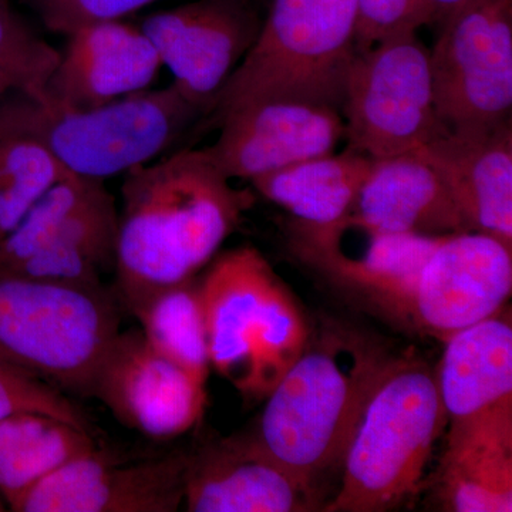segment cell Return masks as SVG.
<instances>
[{
  "instance_id": "6da1fadb",
  "label": "cell",
  "mask_w": 512,
  "mask_h": 512,
  "mask_svg": "<svg viewBox=\"0 0 512 512\" xmlns=\"http://www.w3.org/2000/svg\"><path fill=\"white\" fill-rule=\"evenodd\" d=\"M201 150L126 173L116 242V295L131 312L147 296L201 274L254 207Z\"/></svg>"
},
{
  "instance_id": "7a4b0ae2",
  "label": "cell",
  "mask_w": 512,
  "mask_h": 512,
  "mask_svg": "<svg viewBox=\"0 0 512 512\" xmlns=\"http://www.w3.org/2000/svg\"><path fill=\"white\" fill-rule=\"evenodd\" d=\"M394 357L379 336L323 319L266 397L252 433L286 470L318 490L340 473L357 423Z\"/></svg>"
},
{
  "instance_id": "3957f363",
  "label": "cell",
  "mask_w": 512,
  "mask_h": 512,
  "mask_svg": "<svg viewBox=\"0 0 512 512\" xmlns=\"http://www.w3.org/2000/svg\"><path fill=\"white\" fill-rule=\"evenodd\" d=\"M211 369L262 402L308 343L301 303L252 245L228 249L200 275Z\"/></svg>"
},
{
  "instance_id": "277c9868",
  "label": "cell",
  "mask_w": 512,
  "mask_h": 512,
  "mask_svg": "<svg viewBox=\"0 0 512 512\" xmlns=\"http://www.w3.org/2000/svg\"><path fill=\"white\" fill-rule=\"evenodd\" d=\"M254 46L204 120L269 100H299L342 113L357 53L356 0H271Z\"/></svg>"
},
{
  "instance_id": "5b68a950",
  "label": "cell",
  "mask_w": 512,
  "mask_h": 512,
  "mask_svg": "<svg viewBox=\"0 0 512 512\" xmlns=\"http://www.w3.org/2000/svg\"><path fill=\"white\" fill-rule=\"evenodd\" d=\"M444 427L436 370L420 357L396 355L357 423L340 468L339 490L322 510L399 507L416 493Z\"/></svg>"
},
{
  "instance_id": "8992f818",
  "label": "cell",
  "mask_w": 512,
  "mask_h": 512,
  "mask_svg": "<svg viewBox=\"0 0 512 512\" xmlns=\"http://www.w3.org/2000/svg\"><path fill=\"white\" fill-rule=\"evenodd\" d=\"M119 305L103 284L0 275V359L62 392L92 397L120 333Z\"/></svg>"
},
{
  "instance_id": "52a82bcc",
  "label": "cell",
  "mask_w": 512,
  "mask_h": 512,
  "mask_svg": "<svg viewBox=\"0 0 512 512\" xmlns=\"http://www.w3.org/2000/svg\"><path fill=\"white\" fill-rule=\"evenodd\" d=\"M2 101L67 173L96 181L150 164L205 117L174 83L87 110L52 109L23 94Z\"/></svg>"
},
{
  "instance_id": "ba28073f",
  "label": "cell",
  "mask_w": 512,
  "mask_h": 512,
  "mask_svg": "<svg viewBox=\"0 0 512 512\" xmlns=\"http://www.w3.org/2000/svg\"><path fill=\"white\" fill-rule=\"evenodd\" d=\"M342 116L348 148L370 158L412 153L446 133L434 100L430 50L417 32L356 53Z\"/></svg>"
},
{
  "instance_id": "9c48e42d",
  "label": "cell",
  "mask_w": 512,
  "mask_h": 512,
  "mask_svg": "<svg viewBox=\"0 0 512 512\" xmlns=\"http://www.w3.org/2000/svg\"><path fill=\"white\" fill-rule=\"evenodd\" d=\"M119 211L104 181L64 178L0 241V275L101 284L116 264Z\"/></svg>"
},
{
  "instance_id": "30bf717a",
  "label": "cell",
  "mask_w": 512,
  "mask_h": 512,
  "mask_svg": "<svg viewBox=\"0 0 512 512\" xmlns=\"http://www.w3.org/2000/svg\"><path fill=\"white\" fill-rule=\"evenodd\" d=\"M430 64L447 130L480 133L512 123V0H470L451 13Z\"/></svg>"
},
{
  "instance_id": "8fae6325",
  "label": "cell",
  "mask_w": 512,
  "mask_h": 512,
  "mask_svg": "<svg viewBox=\"0 0 512 512\" xmlns=\"http://www.w3.org/2000/svg\"><path fill=\"white\" fill-rule=\"evenodd\" d=\"M289 228L299 261L353 301L406 326H412L421 271L448 237L384 234L350 218L325 228Z\"/></svg>"
},
{
  "instance_id": "7c38bea8",
  "label": "cell",
  "mask_w": 512,
  "mask_h": 512,
  "mask_svg": "<svg viewBox=\"0 0 512 512\" xmlns=\"http://www.w3.org/2000/svg\"><path fill=\"white\" fill-rule=\"evenodd\" d=\"M262 20L251 0H197L147 16L140 28L175 86L208 117L218 93L254 46Z\"/></svg>"
},
{
  "instance_id": "4fadbf2b",
  "label": "cell",
  "mask_w": 512,
  "mask_h": 512,
  "mask_svg": "<svg viewBox=\"0 0 512 512\" xmlns=\"http://www.w3.org/2000/svg\"><path fill=\"white\" fill-rule=\"evenodd\" d=\"M187 451L124 463L94 448L33 485L13 512H175L183 507Z\"/></svg>"
},
{
  "instance_id": "5bb4252c",
  "label": "cell",
  "mask_w": 512,
  "mask_h": 512,
  "mask_svg": "<svg viewBox=\"0 0 512 512\" xmlns=\"http://www.w3.org/2000/svg\"><path fill=\"white\" fill-rule=\"evenodd\" d=\"M92 397L127 429L171 440L194 429L207 407V386L160 355L137 329L120 332L104 356Z\"/></svg>"
},
{
  "instance_id": "9a60e30c",
  "label": "cell",
  "mask_w": 512,
  "mask_h": 512,
  "mask_svg": "<svg viewBox=\"0 0 512 512\" xmlns=\"http://www.w3.org/2000/svg\"><path fill=\"white\" fill-rule=\"evenodd\" d=\"M512 245L483 232L448 235L421 271L412 328L446 342L507 305Z\"/></svg>"
},
{
  "instance_id": "2e32d148",
  "label": "cell",
  "mask_w": 512,
  "mask_h": 512,
  "mask_svg": "<svg viewBox=\"0 0 512 512\" xmlns=\"http://www.w3.org/2000/svg\"><path fill=\"white\" fill-rule=\"evenodd\" d=\"M220 136L205 153L229 180L262 175L335 153L345 121L335 107L299 100H269L227 114Z\"/></svg>"
},
{
  "instance_id": "e0dca14e",
  "label": "cell",
  "mask_w": 512,
  "mask_h": 512,
  "mask_svg": "<svg viewBox=\"0 0 512 512\" xmlns=\"http://www.w3.org/2000/svg\"><path fill=\"white\" fill-rule=\"evenodd\" d=\"M188 512L319 510V493L275 460L254 433L211 439L187 451Z\"/></svg>"
},
{
  "instance_id": "ac0fdd59",
  "label": "cell",
  "mask_w": 512,
  "mask_h": 512,
  "mask_svg": "<svg viewBox=\"0 0 512 512\" xmlns=\"http://www.w3.org/2000/svg\"><path fill=\"white\" fill-rule=\"evenodd\" d=\"M67 37L47 82L52 109H94L143 92L163 66L143 29L121 20L92 23Z\"/></svg>"
},
{
  "instance_id": "d6986e66",
  "label": "cell",
  "mask_w": 512,
  "mask_h": 512,
  "mask_svg": "<svg viewBox=\"0 0 512 512\" xmlns=\"http://www.w3.org/2000/svg\"><path fill=\"white\" fill-rule=\"evenodd\" d=\"M417 151L443 178L468 231L512 245V123L480 133L447 130Z\"/></svg>"
},
{
  "instance_id": "ffe728a7",
  "label": "cell",
  "mask_w": 512,
  "mask_h": 512,
  "mask_svg": "<svg viewBox=\"0 0 512 512\" xmlns=\"http://www.w3.org/2000/svg\"><path fill=\"white\" fill-rule=\"evenodd\" d=\"M348 218L384 234L468 232L446 183L420 151L372 158Z\"/></svg>"
},
{
  "instance_id": "44dd1931",
  "label": "cell",
  "mask_w": 512,
  "mask_h": 512,
  "mask_svg": "<svg viewBox=\"0 0 512 512\" xmlns=\"http://www.w3.org/2000/svg\"><path fill=\"white\" fill-rule=\"evenodd\" d=\"M436 370L447 426L512 409L510 309L454 333Z\"/></svg>"
},
{
  "instance_id": "7402d4cb",
  "label": "cell",
  "mask_w": 512,
  "mask_h": 512,
  "mask_svg": "<svg viewBox=\"0 0 512 512\" xmlns=\"http://www.w3.org/2000/svg\"><path fill=\"white\" fill-rule=\"evenodd\" d=\"M437 497L451 512L512 511V409L450 427Z\"/></svg>"
},
{
  "instance_id": "603a6c76",
  "label": "cell",
  "mask_w": 512,
  "mask_h": 512,
  "mask_svg": "<svg viewBox=\"0 0 512 512\" xmlns=\"http://www.w3.org/2000/svg\"><path fill=\"white\" fill-rule=\"evenodd\" d=\"M372 158L346 148L251 181L256 194L291 215V227L325 228L349 217Z\"/></svg>"
},
{
  "instance_id": "cb8c5ba5",
  "label": "cell",
  "mask_w": 512,
  "mask_h": 512,
  "mask_svg": "<svg viewBox=\"0 0 512 512\" xmlns=\"http://www.w3.org/2000/svg\"><path fill=\"white\" fill-rule=\"evenodd\" d=\"M94 448L92 431L55 417L20 414L0 420V498L8 511L33 485Z\"/></svg>"
},
{
  "instance_id": "d4e9b609",
  "label": "cell",
  "mask_w": 512,
  "mask_h": 512,
  "mask_svg": "<svg viewBox=\"0 0 512 512\" xmlns=\"http://www.w3.org/2000/svg\"><path fill=\"white\" fill-rule=\"evenodd\" d=\"M130 313L153 349L207 386L211 360L200 275L147 296Z\"/></svg>"
},
{
  "instance_id": "484cf974",
  "label": "cell",
  "mask_w": 512,
  "mask_h": 512,
  "mask_svg": "<svg viewBox=\"0 0 512 512\" xmlns=\"http://www.w3.org/2000/svg\"><path fill=\"white\" fill-rule=\"evenodd\" d=\"M70 175L0 100V241L50 188Z\"/></svg>"
},
{
  "instance_id": "4316f807",
  "label": "cell",
  "mask_w": 512,
  "mask_h": 512,
  "mask_svg": "<svg viewBox=\"0 0 512 512\" xmlns=\"http://www.w3.org/2000/svg\"><path fill=\"white\" fill-rule=\"evenodd\" d=\"M59 59V50L37 36L9 0H0V100L23 94L47 106V82Z\"/></svg>"
},
{
  "instance_id": "83f0119b",
  "label": "cell",
  "mask_w": 512,
  "mask_h": 512,
  "mask_svg": "<svg viewBox=\"0 0 512 512\" xmlns=\"http://www.w3.org/2000/svg\"><path fill=\"white\" fill-rule=\"evenodd\" d=\"M20 414L55 417L92 431L89 417L62 390L0 359V420Z\"/></svg>"
},
{
  "instance_id": "f1b7e54d",
  "label": "cell",
  "mask_w": 512,
  "mask_h": 512,
  "mask_svg": "<svg viewBox=\"0 0 512 512\" xmlns=\"http://www.w3.org/2000/svg\"><path fill=\"white\" fill-rule=\"evenodd\" d=\"M356 10L357 52H365L387 37L430 25L424 0H356Z\"/></svg>"
},
{
  "instance_id": "f546056e",
  "label": "cell",
  "mask_w": 512,
  "mask_h": 512,
  "mask_svg": "<svg viewBox=\"0 0 512 512\" xmlns=\"http://www.w3.org/2000/svg\"><path fill=\"white\" fill-rule=\"evenodd\" d=\"M156 0H30L50 32L70 35L92 23L120 20Z\"/></svg>"
},
{
  "instance_id": "4dcf8cb0",
  "label": "cell",
  "mask_w": 512,
  "mask_h": 512,
  "mask_svg": "<svg viewBox=\"0 0 512 512\" xmlns=\"http://www.w3.org/2000/svg\"><path fill=\"white\" fill-rule=\"evenodd\" d=\"M467 2H470V0H424L430 25L431 23L444 22L451 13L456 12Z\"/></svg>"
},
{
  "instance_id": "1f68e13d",
  "label": "cell",
  "mask_w": 512,
  "mask_h": 512,
  "mask_svg": "<svg viewBox=\"0 0 512 512\" xmlns=\"http://www.w3.org/2000/svg\"><path fill=\"white\" fill-rule=\"evenodd\" d=\"M251 2L254 3L256 8L261 10V13H264L266 12V9H268V5L271 0H251Z\"/></svg>"
},
{
  "instance_id": "d6a6232c",
  "label": "cell",
  "mask_w": 512,
  "mask_h": 512,
  "mask_svg": "<svg viewBox=\"0 0 512 512\" xmlns=\"http://www.w3.org/2000/svg\"><path fill=\"white\" fill-rule=\"evenodd\" d=\"M8 511V508H6L5 503H3L2 498H0V512Z\"/></svg>"
}]
</instances>
